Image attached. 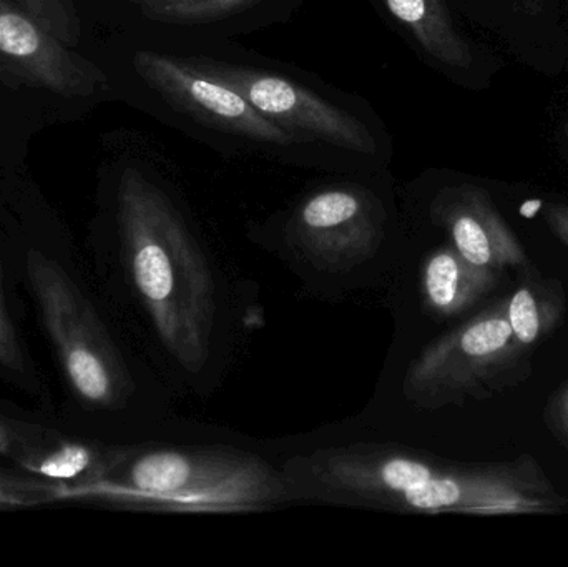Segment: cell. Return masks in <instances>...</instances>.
Returning <instances> with one entry per match:
<instances>
[{
  "mask_svg": "<svg viewBox=\"0 0 568 567\" xmlns=\"http://www.w3.org/2000/svg\"><path fill=\"white\" fill-rule=\"evenodd\" d=\"M123 252L160 342L190 373L209 363L216 290L209 260L172 200L135 166L119 182Z\"/></svg>",
  "mask_w": 568,
  "mask_h": 567,
  "instance_id": "obj_1",
  "label": "cell"
},
{
  "mask_svg": "<svg viewBox=\"0 0 568 567\" xmlns=\"http://www.w3.org/2000/svg\"><path fill=\"white\" fill-rule=\"evenodd\" d=\"M55 498H92L172 513H250L282 502V476L262 458L229 449H153L123 475L55 485Z\"/></svg>",
  "mask_w": 568,
  "mask_h": 567,
  "instance_id": "obj_2",
  "label": "cell"
},
{
  "mask_svg": "<svg viewBox=\"0 0 568 567\" xmlns=\"http://www.w3.org/2000/svg\"><path fill=\"white\" fill-rule=\"evenodd\" d=\"M27 273L73 393L95 408L122 406L133 393L132 378L92 303L65 270L39 250L27 253Z\"/></svg>",
  "mask_w": 568,
  "mask_h": 567,
  "instance_id": "obj_3",
  "label": "cell"
},
{
  "mask_svg": "<svg viewBox=\"0 0 568 567\" xmlns=\"http://www.w3.org/2000/svg\"><path fill=\"white\" fill-rule=\"evenodd\" d=\"M386 212L369 190L329 186L307 196L287 223V239L317 269L349 272L383 245Z\"/></svg>",
  "mask_w": 568,
  "mask_h": 567,
  "instance_id": "obj_4",
  "label": "cell"
},
{
  "mask_svg": "<svg viewBox=\"0 0 568 567\" xmlns=\"http://www.w3.org/2000/svg\"><path fill=\"white\" fill-rule=\"evenodd\" d=\"M196 70L242 93L256 110L306 140L374 155L376 140L363 120L282 75L212 59H186Z\"/></svg>",
  "mask_w": 568,
  "mask_h": 567,
  "instance_id": "obj_5",
  "label": "cell"
},
{
  "mask_svg": "<svg viewBox=\"0 0 568 567\" xmlns=\"http://www.w3.org/2000/svg\"><path fill=\"white\" fill-rule=\"evenodd\" d=\"M133 69L170 107L203 125L268 145L306 143L262 115L242 93L200 72L186 59L139 50L133 55Z\"/></svg>",
  "mask_w": 568,
  "mask_h": 567,
  "instance_id": "obj_6",
  "label": "cell"
},
{
  "mask_svg": "<svg viewBox=\"0 0 568 567\" xmlns=\"http://www.w3.org/2000/svg\"><path fill=\"white\" fill-rule=\"evenodd\" d=\"M0 82L90 99L109 87L102 67L50 33L13 0H0Z\"/></svg>",
  "mask_w": 568,
  "mask_h": 567,
  "instance_id": "obj_7",
  "label": "cell"
},
{
  "mask_svg": "<svg viewBox=\"0 0 568 567\" xmlns=\"http://www.w3.org/2000/svg\"><path fill=\"white\" fill-rule=\"evenodd\" d=\"M40 432V429H39ZM0 452L22 468L59 483L82 482L106 475L122 463V455L106 456L90 446L55 436L39 435L27 425L0 418Z\"/></svg>",
  "mask_w": 568,
  "mask_h": 567,
  "instance_id": "obj_8",
  "label": "cell"
},
{
  "mask_svg": "<svg viewBox=\"0 0 568 567\" xmlns=\"http://www.w3.org/2000/svg\"><path fill=\"white\" fill-rule=\"evenodd\" d=\"M383 3L427 55L450 69L466 70L473 65L470 43L457 30L446 0H383Z\"/></svg>",
  "mask_w": 568,
  "mask_h": 567,
  "instance_id": "obj_9",
  "label": "cell"
},
{
  "mask_svg": "<svg viewBox=\"0 0 568 567\" xmlns=\"http://www.w3.org/2000/svg\"><path fill=\"white\" fill-rule=\"evenodd\" d=\"M479 266H474L459 252L434 253L424 269V293L434 310L444 315L459 312L483 286Z\"/></svg>",
  "mask_w": 568,
  "mask_h": 567,
  "instance_id": "obj_10",
  "label": "cell"
},
{
  "mask_svg": "<svg viewBox=\"0 0 568 567\" xmlns=\"http://www.w3.org/2000/svg\"><path fill=\"white\" fill-rule=\"evenodd\" d=\"M146 20L170 26H195L226 19L262 0H126Z\"/></svg>",
  "mask_w": 568,
  "mask_h": 567,
  "instance_id": "obj_11",
  "label": "cell"
},
{
  "mask_svg": "<svg viewBox=\"0 0 568 567\" xmlns=\"http://www.w3.org/2000/svg\"><path fill=\"white\" fill-rule=\"evenodd\" d=\"M39 20L65 45L77 47L82 39V17L75 0H13Z\"/></svg>",
  "mask_w": 568,
  "mask_h": 567,
  "instance_id": "obj_12",
  "label": "cell"
},
{
  "mask_svg": "<svg viewBox=\"0 0 568 567\" xmlns=\"http://www.w3.org/2000/svg\"><path fill=\"white\" fill-rule=\"evenodd\" d=\"M509 323L520 342H536L537 335H539L540 320L536 300L530 295L529 290H520L514 295L509 308Z\"/></svg>",
  "mask_w": 568,
  "mask_h": 567,
  "instance_id": "obj_13",
  "label": "cell"
},
{
  "mask_svg": "<svg viewBox=\"0 0 568 567\" xmlns=\"http://www.w3.org/2000/svg\"><path fill=\"white\" fill-rule=\"evenodd\" d=\"M0 366L9 372L26 373L22 346L3 298L2 279H0Z\"/></svg>",
  "mask_w": 568,
  "mask_h": 567,
  "instance_id": "obj_14",
  "label": "cell"
},
{
  "mask_svg": "<svg viewBox=\"0 0 568 567\" xmlns=\"http://www.w3.org/2000/svg\"><path fill=\"white\" fill-rule=\"evenodd\" d=\"M37 488L39 486L32 483L0 475V509L36 505L40 499V496H37Z\"/></svg>",
  "mask_w": 568,
  "mask_h": 567,
  "instance_id": "obj_15",
  "label": "cell"
},
{
  "mask_svg": "<svg viewBox=\"0 0 568 567\" xmlns=\"http://www.w3.org/2000/svg\"><path fill=\"white\" fill-rule=\"evenodd\" d=\"M519 2L526 3V6H542V3L550 2V0H519Z\"/></svg>",
  "mask_w": 568,
  "mask_h": 567,
  "instance_id": "obj_16",
  "label": "cell"
},
{
  "mask_svg": "<svg viewBox=\"0 0 568 567\" xmlns=\"http://www.w3.org/2000/svg\"><path fill=\"white\" fill-rule=\"evenodd\" d=\"M567 135H568V125H567Z\"/></svg>",
  "mask_w": 568,
  "mask_h": 567,
  "instance_id": "obj_17",
  "label": "cell"
}]
</instances>
